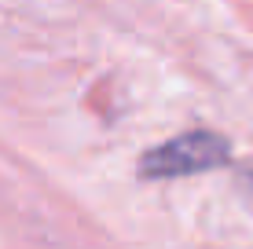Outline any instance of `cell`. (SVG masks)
<instances>
[{
    "label": "cell",
    "mask_w": 253,
    "mask_h": 249,
    "mask_svg": "<svg viewBox=\"0 0 253 249\" xmlns=\"http://www.w3.org/2000/svg\"><path fill=\"white\" fill-rule=\"evenodd\" d=\"M231 161V143L228 136L213 132V128H191L158 147L143 150L136 161L139 179H184L198 173H213V169Z\"/></svg>",
    "instance_id": "obj_1"
}]
</instances>
